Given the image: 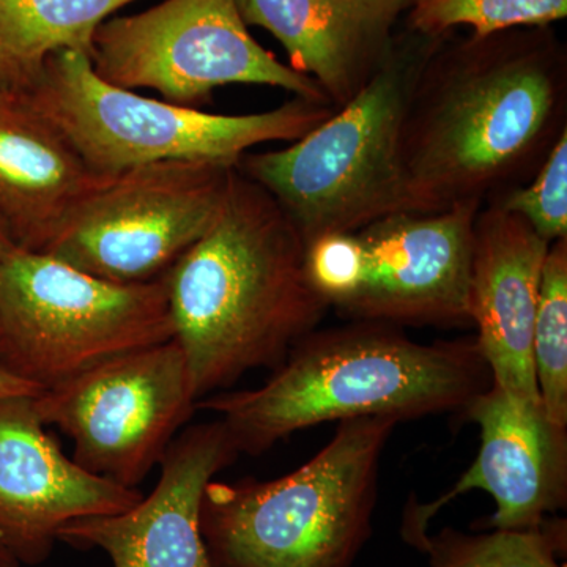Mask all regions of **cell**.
<instances>
[{"label":"cell","mask_w":567,"mask_h":567,"mask_svg":"<svg viewBox=\"0 0 567 567\" xmlns=\"http://www.w3.org/2000/svg\"><path fill=\"white\" fill-rule=\"evenodd\" d=\"M37 567H41V566H37Z\"/></svg>","instance_id":"cell-28"},{"label":"cell","mask_w":567,"mask_h":567,"mask_svg":"<svg viewBox=\"0 0 567 567\" xmlns=\"http://www.w3.org/2000/svg\"><path fill=\"white\" fill-rule=\"evenodd\" d=\"M174 339L166 281H104L47 252L0 259V364L41 391Z\"/></svg>","instance_id":"cell-7"},{"label":"cell","mask_w":567,"mask_h":567,"mask_svg":"<svg viewBox=\"0 0 567 567\" xmlns=\"http://www.w3.org/2000/svg\"><path fill=\"white\" fill-rule=\"evenodd\" d=\"M33 399L0 398V543L28 567L51 557L65 525L123 513L144 496L66 457Z\"/></svg>","instance_id":"cell-13"},{"label":"cell","mask_w":567,"mask_h":567,"mask_svg":"<svg viewBox=\"0 0 567 567\" xmlns=\"http://www.w3.org/2000/svg\"><path fill=\"white\" fill-rule=\"evenodd\" d=\"M234 169L159 162L104 175L44 252L104 281H159L212 226Z\"/></svg>","instance_id":"cell-9"},{"label":"cell","mask_w":567,"mask_h":567,"mask_svg":"<svg viewBox=\"0 0 567 567\" xmlns=\"http://www.w3.org/2000/svg\"><path fill=\"white\" fill-rule=\"evenodd\" d=\"M481 429L476 461L434 502L412 496L402 516L401 536L410 547L429 533L432 518L458 496L487 492L495 513L483 529H533L567 503V429L551 423L543 404L520 401L492 385L464 412Z\"/></svg>","instance_id":"cell-12"},{"label":"cell","mask_w":567,"mask_h":567,"mask_svg":"<svg viewBox=\"0 0 567 567\" xmlns=\"http://www.w3.org/2000/svg\"><path fill=\"white\" fill-rule=\"evenodd\" d=\"M91 63L112 85L151 89L178 106H199L230 84L267 85L330 104L316 81L254 40L237 0H163L112 17L93 37Z\"/></svg>","instance_id":"cell-8"},{"label":"cell","mask_w":567,"mask_h":567,"mask_svg":"<svg viewBox=\"0 0 567 567\" xmlns=\"http://www.w3.org/2000/svg\"><path fill=\"white\" fill-rule=\"evenodd\" d=\"M484 205L401 212L357 230L363 246L360 286L336 311L354 322L462 327L470 317L473 226Z\"/></svg>","instance_id":"cell-11"},{"label":"cell","mask_w":567,"mask_h":567,"mask_svg":"<svg viewBox=\"0 0 567 567\" xmlns=\"http://www.w3.org/2000/svg\"><path fill=\"white\" fill-rule=\"evenodd\" d=\"M33 402L44 425L70 436L78 465L130 488L144 483L197 412L175 339L104 361Z\"/></svg>","instance_id":"cell-10"},{"label":"cell","mask_w":567,"mask_h":567,"mask_svg":"<svg viewBox=\"0 0 567 567\" xmlns=\"http://www.w3.org/2000/svg\"><path fill=\"white\" fill-rule=\"evenodd\" d=\"M565 132L567 51L551 25L451 33L406 115L405 212L486 205L527 183Z\"/></svg>","instance_id":"cell-1"},{"label":"cell","mask_w":567,"mask_h":567,"mask_svg":"<svg viewBox=\"0 0 567 567\" xmlns=\"http://www.w3.org/2000/svg\"><path fill=\"white\" fill-rule=\"evenodd\" d=\"M240 451L219 417L182 429L159 462L162 475L136 505L65 525L59 543L100 548L114 567H213L200 533L205 488Z\"/></svg>","instance_id":"cell-14"},{"label":"cell","mask_w":567,"mask_h":567,"mask_svg":"<svg viewBox=\"0 0 567 567\" xmlns=\"http://www.w3.org/2000/svg\"><path fill=\"white\" fill-rule=\"evenodd\" d=\"M20 91L100 175L159 162L237 167L252 148L300 140L334 112L293 96L256 114H210L112 85L74 51L51 55Z\"/></svg>","instance_id":"cell-6"},{"label":"cell","mask_w":567,"mask_h":567,"mask_svg":"<svg viewBox=\"0 0 567 567\" xmlns=\"http://www.w3.org/2000/svg\"><path fill=\"white\" fill-rule=\"evenodd\" d=\"M0 567H22L2 543H0Z\"/></svg>","instance_id":"cell-25"},{"label":"cell","mask_w":567,"mask_h":567,"mask_svg":"<svg viewBox=\"0 0 567 567\" xmlns=\"http://www.w3.org/2000/svg\"><path fill=\"white\" fill-rule=\"evenodd\" d=\"M565 518H547L533 529H484L464 533L443 528L427 533L417 550L427 555L429 567H567Z\"/></svg>","instance_id":"cell-19"},{"label":"cell","mask_w":567,"mask_h":567,"mask_svg":"<svg viewBox=\"0 0 567 567\" xmlns=\"http://www.w3.org/2000/svg\"><path fill=\"white\" fill-rule=\"evenodd\" d=\"M40 388L25 382L21 377L11 374L9 369L0 364V398H13V395H39Z\"/></svg>","instance_id":"cell-24"},{"label":"cell","mask_w":567,"mask_h":567,"mask_svg":"<svg viewBox=\"0 0 567 567\" xmlns=\"http://www.w3.org/2000/svg\"><path fill=\"white\" fill-rule=\"evenodd\" d=\"M7 89H13V85H11L6 69H3L2 63H0V92L7 91Z\"/></svg>","instance_id":"cell-27"},{"label":"cell","mask_w":567,"mask_h":567,"mask_svg":"<svg viewBox=\"0 0 567 567\" xmlns=\"http://www.w3.org/2000/svg\"><path fill=\"white\" fill-rule=\"evenodd\" d=\"M487 204L520 216L548 245L567 238V132L527 183Z\"/></svg>","instance_id":"cell-22"},{"label":"cell","mask_w":567,"mask_h":567,"mask_svg":"<svg viewBox=\"0 0 567 567\" xmlns=\"http://www.w3.org/2000/svg\"><path fill=\"white\" fill-rule=\"evenodd\" d=\"M363 268V246L357 233L327 234L306 245V276L328 308L338 309L352 297Z\"/></svg>","instance_id":"cell-23"},{"label":"cell","mask_w":567,"mask_h":567,"mask_svg":"<svg viewBox=\"0 0 567 567\" xmlns=\"http://www.w3.org/2000/svg\"><path fill=\"white\" fill-rule=\"evenodd\" d=\"M14 248H17V246L11 244L9 235L3 233L2 227H0V259H2L6 254L13 251Z\"/></svg>","instance_id":"cell-26"},{"label":"cell","mask_w":567,"mask_h":567,"mask_svg":"<svg viewBox=\"0 0 567 567\" xmlns=\"http://www.w3.org/2000/svg\"><path fill=\"white\" fill-rule=\"evenodd\" d=\"M532 353L544 412L551 423L567 429V238L548 248Z\"/></svg>","instance_id":"cell-20"},{"label":"cell","mask_w":567,"mask_h":567,"mask_svg":"<svg viewBox=\"0 0 567 567\" xmlns=\"http://www.w3.org/2000/svg\"><path fill=\"white\" fill-rule=\"evenodd\" d=\"M306 245L271 194L235 167L207 233L164 276L174 339L196 401L275 369L328 305L309 284Z\"/></svg>","instance_id":"cell-2"},{"label":"cell","mask_w":567,"mask_h":567,"mask_svg":"<svg viewBox=\"0 0 567 567\" xmlns=\"http://www.w3.org/2000/svg\"><path fill=\"white\" fill-rule=\"evenodd\" d=\"M550 245L520 216L484 205L473 226L470 317L494 385L540 404L533 365L540 276Z\"/></svg>","instance_id":"cell-15"},{"label":"cell","mask_w":567,"mask_h":567,"mask_svg":"<svg viewBox=\"0 0 567 567\" xmlns=\"http://www.w3.org/2000/svg\"><path fill=\"white\" fill-rule=\"evenodd\" d=\"M492 385L476 338L421 344L401 327L352 320L305 336L262 386L207 395L196 409L219 416L240 454L260 456L330 421L462 413Z\"/></svg>","instance_id":"cell-3"},{"label":"cell","mask_w":567,"mask_h":567,"mask_svg":"<svg viewBox=\"0 0 567 567\" xmlns=\"http://www.w3.org/2000/svg\"><path fill=\"white\" fill-rule=\"evenodd\" d=\"M136 0H0V63L13 89L35 80L51 55L81 52L91 59L104 21Z\"/></svg>","instance_id":"cell-18"},{"label":"cell","mask_w":567,"mask_h":567,"mask_svg":"<svg viewBox=\"0 0 567 567\" xmlns=\"http://www.w3.org/2000/svg\"><path fill=\"white\" fill-rule=\"evenodd\" d=\"M398 421L354 417L270 481H212L200 533L213 567H353L374 535L380 461Z\"/></svg>","instance_id":"cell-5"},{"label":"cell","mask_w":567,"mask_h":567,"mask_svg":"<svg viewBox=\"0 0 567 567\" xmlns=\"http://www.w3.org/2000/svg\"><path fill=\"white\" fill-rule=\"evenodd\" d=\"M103 178L20 89L0 92V227L11 244L47 251Z\"/></svg>","instance_id":"cell-17"},{"label":"cell","mask_w":567,"mask_h":567,"mask_svg":"<svg viewBox=\"0 0 567 567\" xmlns=\"http://www.w3.org/2000/svg\"><path fill=\"white\" fill-rule=\"evenodd\" d=\"M246 25L271 33L290 69L311 78L334 110L386 61L412 0H237Z\"/></svg>","instance_id":"cell-16"},{"label":"cell","mask_w":567,"mask_h":567,"mask_svg":"<svg viewBox=\"0 0 567 567\" xmlns=\"http://www.w3.org/2000/svg\"><path fill=\"white\" fill-rule=\"evenodd\" d=\"M567 0H412L406 28L447 37L466 25L473 33L516 28H544L565 20Z\"/></svg>","instance_id":"cell-21"},{"label":"cell","mask_w":567,"mask_h":567,"mask_svg":"<svg viewBox=\"0 0 567 567\" xmlns=\"http://www.w3.org/2000/svg\"><path fill=\"white\" fill-rule=\"evenodd\" d=\"M446 37L405 28L346 106L287 147L248 152L237 169L279 204L305 245L405 212L406 115L425 63Z\"/></svg>","instance_id":"cell-4"}]
</instances>
